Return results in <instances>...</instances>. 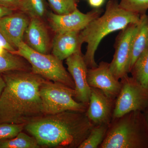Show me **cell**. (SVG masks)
Segmentation results:
<instances>
[{
  "instance_id": "1",
  "label": "cell",
  "mask_w": 148,
  "mask_h": 148,
  "mask_svg": "<svg viewBox=\"0 0 148 148\" xmlns=\"http://www.w3.org/2000/svg\"><path fill=\"white\" fill-rule=\"evenodd\" d=\"M1 75L5 85L0 97V123L26 125L44 116L40 89L45 79L32 71Z\"/></svg>"
},
{
  "instance_id": "2",
  "label": "cell",
  "mask_w": 148,
  "mask_h": 148,
  "mask_svg": "<svg viewBox=\"0 0 148 148\" xmlns=\"http://www.w3.org/2000/svg\"><path fill=\"white\" fill-rule=\"evenodd\" d=\"M93 126L86 112L67 111L40 117L27 123L24 128L40 147L75 148Z\"/></svg>"
},
{
  "instance_id": "3",
  "label": "cell",
  "mask_w": 148,
  "mask_h": 148,
  "mask_svg": "<svg viewBox=\"0 0 148 148\" xmlns=\"http://www.w3.org/2000/svg\"><path fill=\"white\" fill-rule=\"evenodd\" d=\"M140 18V14L121 7L118 0H109L103 15L91 21L80 32L83 42L87 44L84 56L88 68L92 69L98 66L95 62V53L105 37L130 24L138 23Z\"/></svg>"
},
{
  "instance_id": "4",
  "label": "cell",
  "mask_w": 148,
  "mask_h": 148,
  "mask_svg": "<svg viewBox=\"0 0 148 148\" xmlns=\"http://www.w3.org/2000/svg\"><path fill=\"white\" fill-rule=\"evenodd\" d=\"M99 148H148V126L143 112L112 119Z\"/></svg>"
},
{
  "instance_id": "5",
  "label": "cell",
  "mask_w": 148,
  "mask_h": 148,
  "mask_svg": "<svg viewBox=\"0 0 148 148\" xmlns=\"http://www.w3.org/2000/svg\"><path fill=\"white\" fill-rule=\"evenodd\" d=\"M12 53L24 58L30 64L32 71L45 79L60 83L75 89L71 76L62 61L53 54L40 53L31 48L23 41Z\"/></svg>"
},
{
  "instance_id": "6",
  "label": "cell",
  "mask_w": 148,
  "mask_h": 148,
  "mask_svg": "<svg viewBox=\"0 0 148 148\" xmlns=\"http://www.w3.org/2000/svg\"><path fill=\"white\" fill-rule=\"evenodd\" d=\"M75 94L74 88L46 79L40 89L44 115L56 114L67 111L86 112L88 106L75 100Z\"/></svg>"
},
{
  "instance_id": "7",
  "label": "cell",
  "mask_w": 148,
  "mask_h": 148,
  "mask_svg": "<svg viewBox=\"0 0 148 148\" xmlns=\"http://www.w3.org/2000/svg\"><path fill=\"white\" fill-rule=\"evenodd\" d=\"M120 81L121 88L116 99L112 119L132 111L143 112L148 106V88L128 75Z\"/></svg>"
},
{
  "instance_id": "8",
  "label": "cell",
  "mask_w": 148,
  "mask_h": 148,
  "mask_svg": "<svg viewBox=\"0 0 148 148\" xmlns=\"http://www.w3.org/2000/svg\"><path fill=\"white\" fill-rule=\"evenodd\" d=\"M139 22L130 24L121 30L116 38L115 52L110 67L114 75L119 80L130 72L132 39Z\"/></svg>"
},
{
  "instance_id": "9",
  "label": "cell",
  "mask_w": 148,
  "mask_h": 148,
  "mask_svg": "<svg viewBox=\"0 0 148 148\" xmlns=\"http://www.w3.org/2000/svg\"><path fill=\"white\" fill-rule=\"evenodd\" d=\"M103 12L101 8H93L87 13H84L77 8L67 14L49 12L48 21L51 29L55 33L81 32L91 21L101 16Z\"/></svg>"
},
{
  "instance_id": "10",
  "label": "cell",
  "mask_w": 148,
  "mask_h": 148,
  "mask_svg": "<svg viewBox=\"0 0 148 148\" xmlns=\"http://www.w3.org/2000/svg\"><path fill=\"white\" fill-rule=\"evenodd\" d=\"M67 69L75 85L74 98L76 101L88 106L91 88L87 81L88 68L81 51L74 53L66 59Z\"/></svg>"
},
{
  "instance_id": "11",
  "label": "cell",
  "mask_w": 148,
  "mask_h": 148,
  "mask_svg": "<svg viewBox=\"0 0 148 148\" xmlns=\"http://www.w3.org/2000/svg\"><path fill=\"white\" fill-rule=\"evenodd\" d=\"M91 88L86 116L94 126L110 124L113 119L116 99L106 95L102 90Z\"/></svg>"
},
{
  "instance_id": "12",
  "label": "cell",
  "mask_w": 148,
  "mask_h": 148,
  "mask_svg": "<svg viewBox=\"0 0 148 148\" xmlns=\"http://www.w3.org/2000/svg\"><path fill=\"white\" fill-rule=\"evenodd\" d=\"M87 78L90 87L98 88L109 97L116 99L121 84L111 71L110 63L101 61L95 68L88 69Z\"/></svg>"
},
{
  "instance_id": "13",
  "label": "cell",
  "mask_w": 148,
  "mask_h": 148,
  "mask_svg": "<svg viewBox=\"0 0 148 148\" xmlns=\"http://www.w3.org/2000/svg\"><path fill=\"white\" fill-rule=\"evenodd\" d=\"M30 22V17L19 11L0 19V32L15 49L23 41L24 34Z\"/></svg>"
},
{
  "instance_id": "14",
  "label": "cell",
  "mask_w": 148,
  "mask_h": 148,
  "mask_svg": "<svg viewBox=\"0 0 148 148\" xmlns=\"http://www.w3.org/2000/svg\"><path fill=\"white\" fill-rule=\"evenodd\" d=\"M80 32L55 33L51 45L52 54L62 61L74 53L81 51L84 42Z\"/></svg>"
},
{
  "instance_id": "15",
  "label": "cell",
  "mask_w": 148,
  "mask_h": 148,
  "mask_svg": "<svg viewBox=\"0 0 148 148\" xmlns=\"http://www.w3.org/2000/svg\"><path fill=\"white\" fill-rule=\"evenodd\" d=\"M24 36L26 40L24 42L31 48L40 53H47L50 46V37L42 18H30Z\"/></svg>"
},
{
  "instance_id": "16",
  "label": "cell",
  "mask_w": 148,
  "mask_h": 148,
  "mask_svg": "<svg viewBox=\"0 0 148 148\" xmlns=\"http://www.w3.org/2000/svg\"><path fill=\"white\" fill-rule=\"evenodd\" d=\"M148 45V15H140V21L132 42L130 69L139 56Z\"/></svg>"
},
{
  "instance_id": "17",
  "label": "cell",
  "mask_w": 148,
  "mask_h": 148,
  "mask_svg": "<svg viewBox=\"0 0 148 148\" xmlns=\"http://www.w3.org/2000/svg\"><path fill=\"white\" fill-rule=\"evenodd\" d=\"M12 71L30 72L32 68L24 58L6 50L0 54V75Z\"/></svg>"
},
{
  "instance_id": "18",
  "label": "cell",
  "mask_w": 148,
  "mask_h": 148,
  "mask_svg": "<svg viewBox=\"0 0 148 148\" xmlns=\"http://www.w3.org/2000/svg\"><path fill=\"white\" fill-rule=\"evenodd\" d=\"M130 73L140 84L148 88V45L135 61Z\"/></svg>"
},
{
  "instance_id": "19",
  "label": "cell",
  "mask_w": 148,
  "mask_h": 148,
  "mask_svg": "<svg viewBox=\"0 0 148 148\" xmlns=\"http://www.w3.org/2000/svg\"><path fill=\"white\" fill-rule=\"evenodd\" d=\"M36 140L22 132L14 138L0 140V148H39Z\"/></svg>"
},
{
  "instance_id": "20",
  "label": "cell",
  "mask_w": 148,
  "mask_h": 148,
  "mask_svg": "<svg viewBox=\"0 0 148 148\" xmlns=\"http://www.w3.org/2000/svg\"><path fill=\"white\" fill-rule=\"evenodd\" d=\"M18 11L30 18H42L47 12L45 0H21Z\"/></svg>"
},
{
  "instance_id": "21",
  "label": "cell",
  "mask_w": 148,
  "mask_h": 148,
  "mask_svg": "<svg viewBox=\"0 0 148 148\" xmlns=\"http://www.w3.org/2000/svg\"><path fill=\"white\" fill-rule=\"evenodd\" d=\"M109 125L102 124L93 126L89 135L78 148H99L106 138Z\"/></svg>"
},
{
  "instance_id": "22",
  "label": "cell",
  "mask_w": 148,
  "mask_h": 148,
  "mask_svg": "<svg viewBox=\"0 0 148 148\" xmlns=\"http://www.w3.org/2000/svg\"><path fill=\"white\" fill-rule=\"evenodd\" d=\"M53 12L58 14H67L77 8L79 0H47Z\"/></svg>"
},
{
  "instance_id": "23",
  "label": "cell",
  "mask_w": 148,
  "mask_h": 148,
  "mask_svg": "<svg viewBox=\"0 0 148 148\" xmlns=\"http://www.w3.org/2000/svg\"><path fill=\"white\" fill-rule=\"evenodd\" d=\"M119 4L125 10L140 15L146 14L148 10V0H120Z\"/></svg>"
},
{
  "instance_id": "24",
  "label": "cell",
  "mask_w": 148,
  "mask_h": 148,
  "mask_svg": "<svg viewBox=\"0 0 148 148\" xmlns=\"http://www.w3.org/2000/svg\"><path fill=\"white\" fill-rule=\"evenodd\" d=\"M26 124L0 123V140L14 138L22 132Z\"/></svg>"
},
{
  "instance_id": "25",
  "label": "cell",
  "mask_w": 148,
  "mask_h": 148,
  "mask_svg": "<svg viewBox=\"0 0 148 148\" xmlns=\"http://www.w3.org/2000/svg\"><path fill=\"white\" fill-rule=\"evenodd\" d=\"M20 1L21 0H0V5L16 11L18 10Z\"/></svg>"
},
{
  "instance_id": "26",
  "label": "cell",
  "mask_w": 148,
  "mask_h": 148,
  "mask_svg": "<svg viewBox=\"0 0 148 148\" xmlns=\"http://www.w3.org/2000/svg\"><path fill=\"white\" fill-rule=\"evenodd\" d=\"M0 46L5 49L11 52H14L16 49L14 48L6 39L3 35L0 32Z\"/></svg>"
},
{
  "instance_id": "27",
  "label": "cell",
  "mask_w": 148,
  "mask_h": 148,
  "mask_svg": "<svg viewBox=\"0 0 148 148\" xmlns=\"http://www.w3.org/2000/svg\"><path fill=\"white\" fill-rule=\"evenodd\" d=\"M106 0H88V4L93 8H101Z\"/></svg>"
},
{
  "instance_id": "28",
  "label": "cell",
  "mask_w": 148,
  "mask_h": 148,
  "mask_svg": "<svg viewBox=\"0 0 148 148\" xmlns=\"http://www.w3.org/2000/svg\"><path fill=\"white\" fill-rule=\"evenodd\" d=\"M15 11L0 5V19L13 13Z\"/></svg>"
},
{
  "instance_id": "29",
  "label": "cell",
  "mask_w": 148,
  "mask_h": 148,
  "mask_svg": "<svg viewBox=\"0 0 148 148\" xmlns=\"http://www.w3.org/2000/svg\"><path fill=\"white\" fill-rule=\"evenodd\" d=\"M5 85V82L3 79V78L1 75H0V97L1 95Z\"/></svg>"
},
{
  "instance_id": "30",
  "label": "cell",
  "mask_w": 148,
  "mask_h": 148,
  "mask_svg": "<svg viewBox=\"0 0 148 148\" xmlns=\"http://www.w3.org/2000/svg\"><path fill=\"white\" fill-rule=\"evenodd\" d=\"M143 114H144V116H145V119L147 122V124L148 125V106L147 108L145 109V110L143 112Z\"/></svg>"
}]
</instances>
